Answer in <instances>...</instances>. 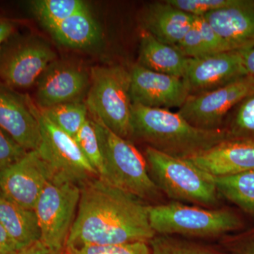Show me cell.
Segmentation results:
<instances>
[{"label":"cell","instance_id":"obj_11","mask_svg":"<svg viewBox=\"0 0 254 254\" xmlns=\"http://www.w3.org/2000/svg\"><path fill=\"white\" fill-rule=\"evenodd\" d=\"M53 174L36 150L0 170V194L23 208L34 210Z\"/></svg>","mask_w":254,"mask_h":254},{"label":"cell","instance_id":"obj_35","mask_svg":"<svg viewBox=\"0 0 254 254\" xmlns=\"http://www.w3.org/2000/svg\"><path fill=\"white\" fill-rule=\"evenodd\" d=\"M15 23L9 18L0 15V53L5 43L14 33Z\"/></svg>","mask_w":254,"mask_h":254},{"label":"cell","instance_id":"obj_7","mask_svg":"<svg viewBox=\"0 0 254 254\" xmlns=\"http://www.w3.org/2000/svg\"><path fill=\"white\" fill-rule=\"evenodd\" d=\"M81 196V186L53 177L38 197L34 211L41 230V241L56 252L65 248Z\"/></svg>","mask_w":254,"mask_h":254},{"label":"cell","instance_id":"obj_16","mask_svg":"<svg viewBox=\"0 0 254 254\" xmlns=\"http://www.w3.org/2000/svg\"><path fill=\"white\" fill-rule=\"evenodd\" d=\"M185 160L213 177L230 176L254 170V138L225 140Z\"/></svg>","mask_w":254,"mask_h":254},{"label":"cell","instance_id":"obj_36","mask_svg":"<svg viewBox=\"0 0 254 254\" xmlns=\"http://www.w3.org/2000/svg\"><path fill=\"white\" fill-rule=\"evenodd\" d=\"M62 252L52 250L40 240L23 248L18 254H62Z\"/></svg>","mask_w":254,"mask_h":254},{"label":"cell","instance_id":"obj_21","mask_svg":"<svg viewBox=\"0 0 254 254\" xmlns=\"http://www.w3.org/2000/svg\"><path fill=\"white\" fill-rule=\"evenodd\" d=\"M0 225L20 250L41 240V230L34 210L23 208L1 194Z\"/></svg>","mask_w":254,"mask_h":254},{"label":"cell","instance_id":"obj_10","mask_svg":"<svg viewBox=\"0 0 254 254\" xmlns=\"http://www.w3.org/2000/svg\"><path fill=\"white\" fill-rule=\"evenodd\" d=\"M253 94L254 78L247 75L211 91L190 95L177 113L198 128H220L227 113Z\"/></svg>","mask_w":254,"mask_h":254},{"label":"cell","instance_id":"obj_13","mask_svg":"<svg viewBox=\"0 0 254 254\" xmlns=\"http://www.w3.org/2000/svg\"><path fill=\"white\" fill-rule=\"evenodd\" d=\"M248 75L242 51H229L190 59L184 81L190 95L225 86Z\"/></svg>","mask_w":254,"mask_h":254},{"label":"cell","instance_id":"obj_20","mask_svg":"<svg viewBox=\"0 0 254 254\" xmlns=\"http://www.w3.org/2000/svg\"><path fill=\"white\" fill-rule=\"evenodd\" d=\"M49 31L60 44L78 49L94 46L102 38L99 24L88 7L71 15Z\"/></svg>","mask_w":254,"mask_h":254},{"label":"cell","instance_id":"obj_30","mask_svg":"<svg viewBox=\"0 0 254 254\" xmlns=\"http://www.w3.org/2000/svg\"><path fill=\"white\" fill-rule=\"evenodd\" d=\"M194 20L199 31L205 56L230 51L225 42L222 41L203 16H195Z\"/></svg>","mask_w":254,"mask_h":254},{"label":"cell","instance_id":"obj_34","mask_svg":"<svg viewBox=\"0 0 254 254\" xmlns=\"http://www.w3.org/2000/svg\"><path fill=\"white\" fill-rule=\"evenodd\" d=\"M21 250L0 225V254H18Z\"/></svg>","mask_w":254,"mask_h":254},{"label":"cell","instance_id":"obj_8","mask_svg":"<svg viewBox=\"0 0 254 254\" xmlns=\"http://www.w3.org/2000/svg\"><path fill=\"white\" fill-rule=\"evenodd\" d=\"M28 101L41 127V142L37 151L48 165L53 177L68 180L79 186L99 177L74 138L52 123L29 96Z\"/></svg>","mask_w":254,"mask_h":254},{"label":"cell","instance_id":"obj_9","mask_svg":"<svg viewBox=\"0 0 254 254\" xmlns=\"http://www.w3.org/2000/svg\"><path fill=\"white\" fill-rule=\"evenodd\" d=\"M55 59L49 45L37 38L4 44L0 53V81L14 90L27 88L38 81Z\"/></svg>","mask_w":254,"mask_h":254},{"label":"cell","instance_id":"obj_22","mask_svg":"<svg viewBox=\"0 0 254 254\" xmlns=\"http://www.w3.org/2000/svg\"><path fill=\"white\" fill-rule=\"evenodd\" d=\"M219 195L254 215V170L225 177H213Z\"/></svg>","mask_w":254,"mask_h":254},{"label":"cell","instance_id":"obj_1","mask_svg":"<svg viewBox=\"0 0 254 254\" xmlns=\"http://www.w3.org/2000/svg\"><path fill=\"white\" fill-rule=\"evenodd\" d=\"M149 207L144 200L99 177L90 180L81 186L77 213L66 246L148 244L156 235L150 226Z\"/></svg>","mask_w":254,"mask_h":254},{"label":"cell","instance_id":"obj_37","mask_svg":"<svg viewBox=\"0 0 254 254\" xmlns=\"http://www.w3.org/2000/svg\"><path fill=\"white\" fill-rule=\"evenodd\" d=\"M242 52L246 71L248 75L254 78V47Z\"/></svg>","mask_w":254,"mask_h":254},{"label":"cell","instance_id":"obj_25","mask_svg":"<svg viewBox=\"0 0 254 254\" xmlns=\"http://www.w3.org/2000/svg\"><path fill=\"white\" fill-rule=\"evenodd\" d=\"M148 245L150 254H225L215 249L170 235H156Z\"/></svg>","mask_w":254,"mask_h":254},{"label":"cell","instance_id":"obj_19","mask_svg":"<svg viewBox=\"0 0 254 254\" xmlns=\"http://www.w3.org/2000/svg\"><path fill=\"white\" fill-rule=\"evenodd\" d=\"M190 60L175 47L159 41L143 30L137 63L140 66L155 72L183 78Z\"/></svg>","mask_w":254,"mask_h":254},{"label":"cell","instance_id":"obj_31","mask_svg":"<svg viewBox=\"0 0 254 254\" xmlns=\"http://www.w3.org/2000/svg\"><path fill=\"white\" fill-rule=\"evenodd\" d=\"M175 48L190 59H197L205 56L204 48L195 20L191 27Z\"/></svg>","mask_w":254,"mask_h":254},{"label":"cell","instance_id":"obj_27","mask_svg":"<svg viewBox=\"0 0 254 254\" xmlns=\"http://www.w3.org/2000/svg\"><path fill=\"white\" fill-rule=\"evenodd\" d=\"M62 254H150L149 245L145 242L117 246H66Z\"/></svg>","mask_w":254,"mask_h":254},{"label":"cell","instance_id":"obj_5","mask_svg":"<svg viewBox=\"0 0 254 254\" xmlns=\"http://www.w3.org/2000/svg\"><path fill=\"white\" fill-rule=\"evenodd\" d=\"M145 158L153 181L160 191L177 202L210 206L218 202L213 176L183 158L147 147Z\"/></svg>","mask_w":254,"mask_h":254},{"label":"cell","instance_id":"obj_29","mask_svg":"<svg viewBox=\"0 0 254 254\" xmlns=\"http://www.w3.org/2000/svg\"><path fill=\"white\" fill-rule=\"evenodd\" d=\"M239 0H167L177 9L193 16H203L218 10L230 7Z\"/></svg>","mask_w":254,"mask_h":254},{"label":"cell","instance_id":"obj_12","mask_svg":"<svg viewBox=\"0 0 254 254\" xmlns=\"http://www.w3.org/2000/svg\"><path fill=\"white\" fill-rule=\"evenodd\" d=\"M132 104L168 110L180 108L190 96L183 78L155 72L136 64L131 71Z\"/></svg>","mask_w":254,"mask_h":254},{"label":"cell","instance_id":"obj_14","mask_svg":"<svg viewBox=\"0 0 254 254\" xmlns=\"http://www.w3.org/2000/svg\"><path fill=\"white\" fill-rule=\"evenodd\" d=\"M37 83L36 105L46 109L63 103L79 102L90 86V77L78 66L54 61Z\"/></svg>","mask_w":254,"mask_h":254},{"label":"cell","instance_id":"obj_32","mask_svg":"<svg viewBox=\"0 0 254 254\" xmlns=\"http://www.w3.org/2000/svg\"><path fill=\"white\" fill-rule=\"evenodd\" d=\"M27 153L0 128V170L16 163Z\"/></svg>","mask_w":254,"mask_h":254},{"label":"cell","instance_id":"obj_23","mask_svg":"<svg viewBox=\"0 0 254 254\" xmlns=\"http://www.w3.org/2000/svg\"><path fill=\"white\" fill-rule=\"evenodd\" d=\"M31 12L50 31L75 13L88 8L81 0H35L29 2Z\"/></svg>","mask_w":254,"mask_h":254},{"label":"cell","instance_id":"obj_4","mask_svg":"<svg viewBox=\"0 0 254 254\" xmlns=\"http://www.w3.org/2000/svg\"><path fill=\"white\" fill-rule=\"evenodd\" d=\"M130 84V71L122 66L93 67L85 103L93 120L126 139L132 136Z\"/></svg>","mask_w":254,"mask_h":254},{"label":"cell","instance_id":"obj_15","mask_svg":"<svg viewBox=\"0 0 254 254\" xmlns=\"http://www.w3.org/2000/svg\"><path fill=\"white\" fill-rule=\"evenodd\" d=\"M0 128L26 151L39 148L41 127L32 112L28 95L19 94L1 81Z\"/></svg>","mask_w":254,"mask_h":254},{"label":"cell","instance_id":"obj_24","mask_svg":"<svg viewBox=\"0 0 254 254\" xmlns=\"http://www.w3.org/2000/svg\"><path fill=\"white\" fill-rule=\"evenodd\" d=\"M41 109L52 123L73 138L88 118L86 104L80 102L63 103Z\"/></svg>","mask_w":254,"mask_h":254},{"label":"cell","instance_id":"obj_2","mask_svg":"<svg viewBox=\"0 0 254 254\" xmlns=\"http://www.w3.org/2000/svg\"><path fill=\"white\" fill-rule=\"evenodd\" d=\"M131 127L132 136L146 142L148 147L183 159L235 138L227 128H198L178 113L138 104L131 105Z\"/></svg>","mask_w":254,"mask_h":254},{"label":"cell","instance_id":"obj_18","mask_svg":"<svg viewBox=\"0 0 254 254\" xmlns=\"http://www.w3.org/2000/svg\"><path fill=\"white\" fill-rule=\"evenodd\" d=\"M141 21L143 31L159 41L175 47L191 27L194 16L164 1L147 5Z\"/></svg>","mask_w":254,"mask_h":254},{"label":"cell","instance_id":"obj_17","mask_svg":"<svg viewBox=\"0 0 254 254\" xmlns=\"http://www.w3.org/2000/svg\"><path fill=\"white\" fill-rule=\"evenodd\" d=\"M230 51L254 47V0H239L230 7L203 16Z\"/></svg>","mask_w":254,"mask_h":254},{"label":"cell","instance_id":"obj_33","mask_svg":"<svg viewBox=\"0 0 254 254\" xmlns=\"http://www.w3.org/2000/svg\"><path fill=\"white\" fill-rule=\"evenodd\" d=\"M227 248L229 254H254V235L230 243Z\"/></svg>","mask_w":254,"mask_h":254},{"label":"cell","instance_id":"obj_3","mask_svg":"<svg viewBox=\"0 0 254 254\" xmlns=\"http://www.w3.org/2000/svg\"><path fill=\"white\" fill-rule=\"evenodd\" d=\"M102 154L105 173L101 180L144 200H156L161 191L148 170L143 155L128 140L118 136L93 120Z\"/></svg>","mask_w":254,"mask_h":254},{"label":"cell","instance_id":"obj_26","mask_svg":"<svg viewBox=\"0 0 254 254\" xmlns=\"http://www.w3.org/2000/svg\"><path fill=\"white\" fill-rule=\"evenodd\" d=\"M75 141L88 161L96 170L99 178L104 176V160L93 120L89 118L74 137Z\"/></svg>","mask_w":254,"mask_h":254},{"label":"cell","instance_id":"obj_6","mask_svg":"<svg viewBox=\"0 0 254 254\" xmlns=\"http://www.w3.org/2000/svg\"><path fill=\"white\" fill-rule=\"evenodd\" d=\"M150 226L156 235L214 238L242 226L240 218L225 209L211 210L181 202L150 205Z\"/></svg>","mask_w":254,"mask_h":254},{"label":"cell","instance_id":"obj_28","mask_svg":"<svg viewBox=\"0 0 254 254\" xmlns=\"http://www.w3.org/2000/svg\"><path fill=\"white\" fill-rule=\"evenodd\" d=\"M229 130L235 138H254V94L247 97L238 105Z\"/></svg>","mask_w":254,"mask_h":254}]
</instances>
